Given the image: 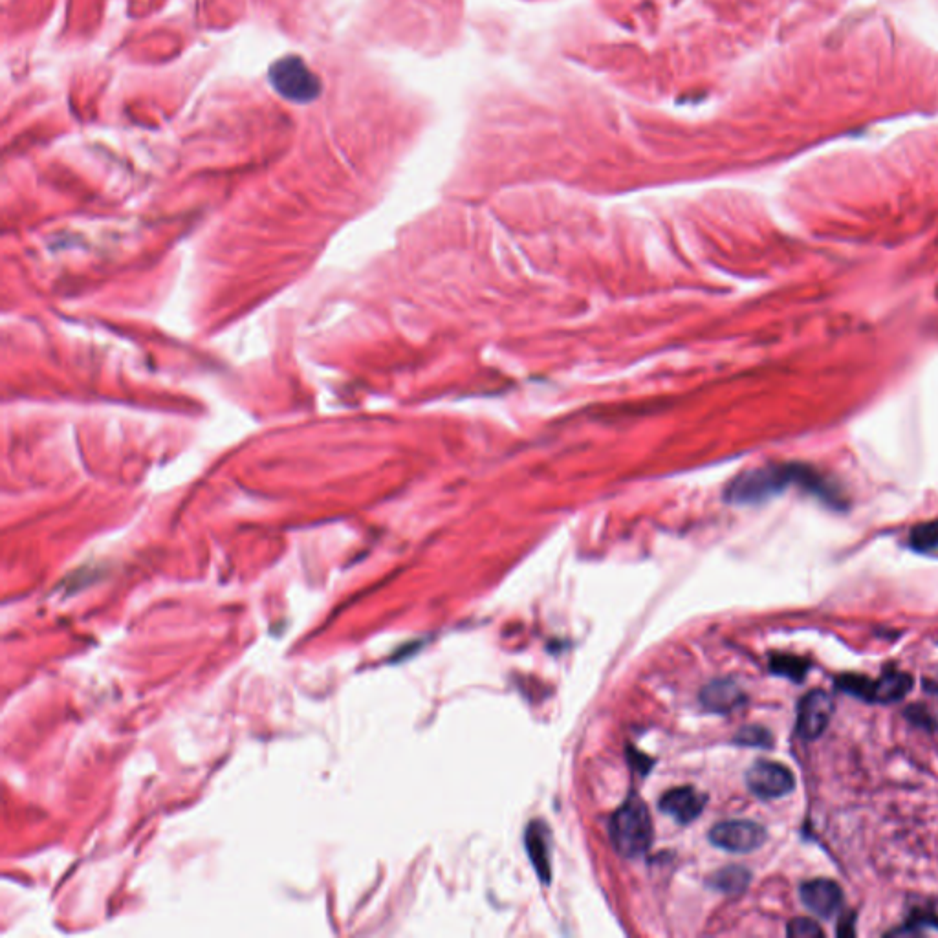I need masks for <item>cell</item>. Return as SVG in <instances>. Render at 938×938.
Segmentation results:
<instances>
[{"instance_id": "cell-1", "label": "cell", "mask_w": 938, "mask_h": 938, "mask_svg": "<svg viewBox=\"0 0 938 938\" xmlns=\"http://www.w3.org/2000/svg\"><path fill=\"white\" fill-rule=\"evenodd\" d=\"M790 484L816 493L823 501L838 504V493L825 484L818 471L799 464H770L764 468L750 469L731 480L726 490V499L733 504H757L783 493Z\"/></svg>"}, {"instance_id": "cell-2", "label": "cell", "mask_w": 938, "mask_h": 938, "mask_svg": "<svg viewBox=\"0 0 938 938\" xmlns=\"http://www.w3.org/2000/svg\"><path fill=\"white\" fill-rule=\"evenodd\" d=\"M611 840L625 858H636L649 851L653 843V821L642 799H629L614 812L611 819Z\"/></svg>"}, {"instance_id": "cell-3", "label": "cell", "mask_w": 938, "mask_h": 938, "mask_svg": "<svg viewBox=\"0 0 938 938\" xmlns=\"http://www.w3.org/2000/svg\"><path fill=\"white\" fill-rule=\"evenodd\" d=\"M273 90L292 103L306 105L321 96V81L299 55L277 59L268 72Z\"/></svg>"}, {"instance_id": "cell-4", "label": "cell", "mask_w": 938, "mask_h": 938, "mask_svg": "<svg viewBox=\"0 0 938 938\" xmlns=\"http://www.w3.org/2000/svg\"><path fill=\"white\" fill-rule=\"evenodd\" d=\"M838 686L843 691L851 693L854 697L867 700V702H882V704H891L896 700H902L913 686V678L902 671H889L878 680H869V678L856 677V675H847V677L838 680Z\"/></svg>"}, {"instance_id": "cell-5", "label": "cell", "mask_w": 938, "mask_h": 938, "mask_svg": "<svg viewBox=\"0 0 938 938\" xmlns=\"http://www.w3.org/2000/svg\"><path fill=\"white\" fill-rule=\"evenodd\" d=\"M709 840L722 851H757L766 841V830L753 821H724L709 830Z\"/></svg>"}, {"instance_id": "cell-6", "label": "cell", "mask_w": 938, "mask_h": 938, "mask_svg": "<svg viewBox=\"0 0 938 938\" xmlns=\"http://www.w3.org/2000/svg\"><path fill=\"white\" fill-rule=\"evenodd\" d=\"M746 783L755 796L763 797V799H777L794 790L796 779L783 764L759 761L748 770Z\"/></svg>"}, {"instance_id": "cell-7", "label": "cell", "mask_w": 938, "mask_h": 938, "mask_svg": "<svg viewBox=\"0 0 938 938\" xmlns=\"http://www.w3.org/2000/svg\"><path fill=\"white\" fill-rule=\"evenodd\" d=\"M834 713V702L829 693L814 689L805 695L797 708V731L803 739L814 741L823 735Z\"/></svg>"}, {"instance_id": "cell-8", "label": "cell", "mask_w": 938, "mask_h": 938, "mask_svg": "<svg viewBox=\"0 0 938 938\" xmlns=\"http://www.w3.org/2000/svg\"><path fill=\"white\" fill-rule=\"evenodd\" d=\"M801 902L821 918L834 917L843 904L840 885L832 880H810L801 885Z\"/></svg>"}, {"instance_id": "cell-9", "label": "cell", "mask_w": 938, "mask_h": 938, "mask_svg": "<svg viewBox=\"0 0 938 938\" xmlns=\"http://www.w3.org/2000/svg\"><path fill=\"white\" fill-rule=\"evenodd\" d=\"M704 803H706V797L695 788L682 786V788L669 790L666 796L660 799V810L678 823L688 825L702 814Z\"/></svg>"}, {"instance_id": "cell-10", "label": "cell", "mask_w": 938, "mask_h": 938, "mask_svg": "<svg viewBox=\"0 0 938 938\" xmlns=\"http://www.w3.org/2000/svg\"><path fill=\"white\" fill-rule=\"evenodd\" d=\"M702 704L704 708L715 713H728L731 709L739 708L744 702L741 688L735 686L730 680H715L702 691Z\"/></svg>"}, {"instance_id": "cell-11", "label": "cell", "mask_w": 938, "mask_h": 938, "mask_svg": "<svg viewBox=\"0 0 938 938\" xmlns=\"http://www.w3.org/2000/svg\"><path fill=\"white\" fill-rule=\"evenodd\" d=\"M526 849L528 856L534 863V869L539 874V878L548 884L552 878V867H550V843H548V832L541 823H532L530 829L526 830Z\"/></svg>"}, {"instance_id": "cell-12", "label": "cell", "mask_w": 938, "mask_h": 938, "mask_svg": "<svg viewBox=\"0 0 938 938\" xmlns=\"http://www.w3.org/2000/svg\"><path fill=\"white\" fill-rule=\"evenodd\" d=\"M748 882H750V873H748L746 869H741V867L724 869V871H720V873L713 878L715 887L720 889L722 893H728V895L742 893V891L746 889Z\"/></svg>"}, {"instance_id": "cell-13", "label": "cell", "mask_w": 938, "mask_h": 938, "mask_svg": "<svg viewBox=\"0 0 938 938\" xmlns=\"http://www.w3.org/2000/svg\"><path fill=\"white\" fill-rule=\"evenodd\" d=\"M909 543L917 552H931L938 548V521L918 524L913 528Z\"/></svg>"}, {"instance_id": "cell-14", "label": "cell", "mask_w": 938, "mask_h": 938, "mask_svg": "<svg viewBox=\"0 0 938 938\" xmlns=\"http://www.w3.org/2000/svg\"><path fill=\"white\" fill-rule=\"evenodd\" d=\"M772 671L781 677L803 680L808 671V662L796 656L777 655L772 658Z\"/></svg>"}, {"instance_id": "cell-15", "label": "cell", "mask_w": 938, "mask_h": 938, "mask_svg": "<svg viewBox=\"0 0 938 938\" xmlns=\"http://www.w3.org/2000/svg\"><path fill=\"white\" fill-rule=\"evenodd\" d=\"M735 741L742 746H755V748H770L774 744V739L770 731L764 730L761 726H746L739 731Z\"/></svg>"}, {"instance_id": "cell-16", "label": "cell", "mask_w": 938, "mask_h": 938, "mask_svg": "<svg viewBox=\"0 0 938 938\" xmlns=\"http://www.w3.org/2000/svg\"><path fill=\"white\" fill-rule=\"evenodd\" d=\"M786 933H788V937L794 938L823 937V929L819 928L814 920H808V918H794V920L788 924Z\"/></svg>"}, {"instance_id": "cell-17", "label": "cell", "mask_w": 938, "mask_h": 938, "mask_svg": "<svg viewBox=\"0 0 938 938\" xmlns=\"http://www.w3.org/2000/svg\"><path fill=\"white\" fill-rule=\"evenodd\" d=\"M926 686H928V691H931V693H935V695H938V678L937 680H929Z\"/></svg>"}]
</instances>
